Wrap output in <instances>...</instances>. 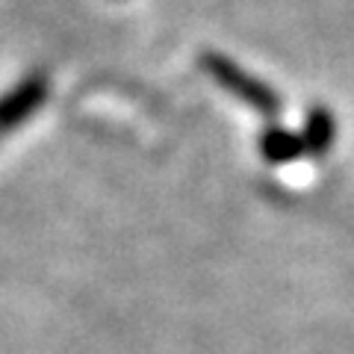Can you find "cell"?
Masks as SVG:
<instances>
[{
    "label": "cell",
    "mask_w": 354,
    "mask_h": 354,
    "mask_svg": "<svg viewBox=\"0 0 354 354\" xmlns=\"http://www.w3.org/2000/svg\"><path fill=\"white\" fill-rule=\"evenodd\" d=\"M201 68L213 77V80L227 88L234 97H239V101H245L248 106H254L257 113L263 115H278L281 113V97L278 92H274L272 86H266L263 80H257V77H251L242 65H236L234 59L221 57V53H213L207 50L201 53Z\"/></svg>",
    "instance_id": "obj_1"
},
{
    "label": "cell",
    "mask_w": 354,
    "mask_h": 354,
    "mask_svg": "<svg viewBox=\"0 0 354 354\" xmlns=\"http://www.w3.org/2000/svg\"><path fill=\"white\" fill-rule=\"evenodd\" d=\"M48 88L50 86L44 80V74H30L12 88V92H6L0 97V133H9V130L24 124V121L44 104Z\"/></svg>",
    "instance_id": "obj_2"
},
{
    "label": "cell",
    "mask_w": 354,
    "mask_h": 354,
    "mask_svg": "<svg viewBox=\"0 0 354 354\" xmlns=\"http://www.w3.org/2000/svg\"><path fill=\"white\" fill-rule=\"evenodd\" d=\"M334 136H337L334 115H330L325 106H313L304 118V133H301L304 151L313 153V157H322V153H328L330 145H334Z\"/></svg>",
    "instance_id": "obj_3"
},
{
    "label": "cell",
    "mask_w": 354,
    "mask_h": 354,
    "mask_svg": "<svg viewBox=\"0 0 354 354\" xmlns=\"http://www.w3.org/2000/svg\"><path fill=\"white\" fill-rule=\"evenodd\" d=\"M304 151L301 145V136H295V133L283 130V127H269L260 136V153L269 162L274 165H283V162H292L298 153Z\"/></svg>",
    "instance_id": "obj_4"
}]
</instances>
